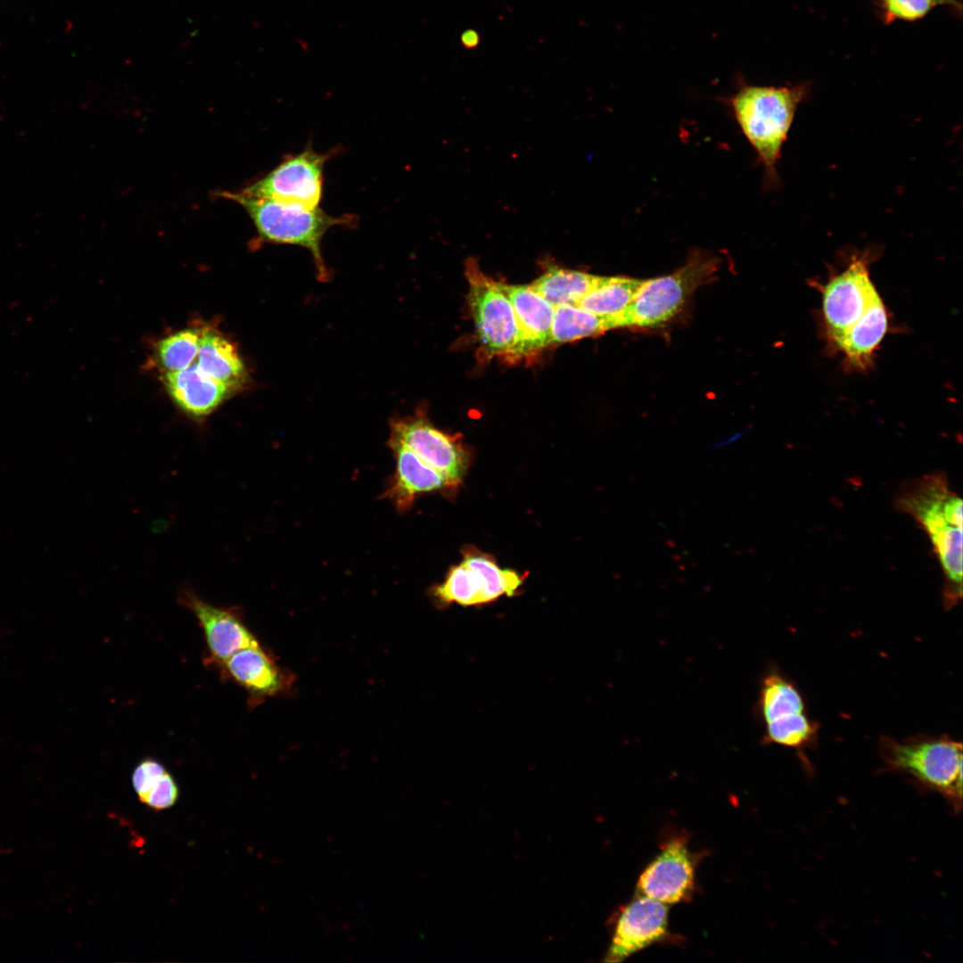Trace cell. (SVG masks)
<instances>
[{
	"mask_svg": "<svg viewBox=\"0 0 963 963\" xmlns=\"http://www.w3.org/2000/svg\"><path fill=\"white\" fill-rule=\"evenodd\" d=\"M219 195L241 205L250 216L259 238L263 243L303 247L312 255L318 278H328L321 250L324 236L336 226L349 225L350 217H333L320 208L308 209L268 198L237 192H220Z\"/></svg>",
	"mask_w": 963,
	"mask_h": 963,
	"instance_id": "277c9868",
	"label": "cell"
},
{
	"mask_svg": "<svg viewBox=\"0 0 963 963\" xmlns=\"http://www.w3.org/2000/svg\"><path fill=\"white\" fill-rule=\"evenodd\" d=\"M166 772L164 765L156 759L147 757L142 760L134 769L131 777L138 799L145 795Z\"/></svg>",
	"mask_w": 963,
	"mask_h": 963,
	"instance_id": "83f0119b",
	"label": "cell"
},
{
	"mask_svg": "<svg viewBox=\"0 0 963 963\" xmlns=\"http://www.w3.org/2000/svg\"><path fill=\"white\" fill-rule=\"evenodd\" d=\"M720 259L704 250H693L685 265L673 273L646 279L627 309L616 318L619 327H654L672 318L693 292L710 283Z\"/></svg>",
	"mask_w": 963,
	"mask_h": 963,
	"instance_id": "5b68a950",
	"label": "cell"
},
{
	"mask_svg": "<svg viewBox=\"0 0 963 963\" xmlns=\"http://www.w3.org/2000/svg\"><path fill=\"white\" fill-rule=\"evenodd\" d=\"M433 596L443 604L462 606L487 604L481 573L464 562L449 571L445 581L434 588Z\"/></svg>",
	"mask_w": 963,
	"mask_h": 963,
	"instance_id": "603a6c76",
	"label": "cell"
},
{
	"mask_svg": "<svg viewBox=\"0 0 963 963\" xmlns=\"http://www.w3.org/2000/svg\"><path fill=\"white\" fill-rule=\"evenodd\" d=\"M479 42L480 36L474 29H467L461 35V43L465 48H474Z\"/></svg>",
	"mask_w": 963,
	"mask_h": 963,
	"instance_id": "f1b7e54d",
	"label": "cell"
},
{
	"mask_svg": "<svg viewBox=\"0 0 963 963\" xmlns=\"http://www.w3.org/2000/svg\"><path fill=\"white\" fill-rule=\"evenodd\" d=\"M758 710L763 741L794 749L805 767L811 766L805 751L817 743L819 725L809 716L797 685L780 671L770 670L761 680Z\"/></svg>",
	"mask_w": 963,
	"mask_h": 963,
	"instance_id": "8992f818",
	"label": "cell"
},
{
	"mask_svg": "<svg viewBox=\"0 0 963 963\" xmlns=\"http://www.w3.org/2000/svg\"><path fill=\"white\" fill-rule=\"evenodd\" d=\"M508 298L519 330L518 358L534 356L551 344L555 307L529 285L498 282Z\"/></svg>",
	"mask_w": 963,
	"mask_h": 963,
	"instance_id": "5bb4252c",
	"label": "cell"
},
{
	"mask_svg": "<svg viewBox=\"0 0 963 963\" xmlns=\"http://www.w3.org/2000/svg\"><path fill=\"white\" fill-rule=\"evenodd\" d=\"M931 2L935 6L936 5H944V6L951 7L955 11H959L960 12V10H961V5L957 0H931Z\"/></svg>",
	"mask_w": 963,
	"mask_h": 963,
	"instance_id": "f546056e",
	"label": "cell"
},
{
	"mask_svg": "<svg viewBox=\"0 0 963 963\" xmlns=\"http://www.w3.org/2000/svg\"><path fill=\"white\" fill-rule=\"evenodd\" d=\"M331 153L311 147L291 154L243 193L308 209L319 208L323 197L324 169Z\"/></svg>",
	"mask_w": 963,
	"mask_h": 963,
	"instance_id": "ba28073f",
	"label": "cell"
},
{
	"mask_svg": "<svg viewBox=\"0 0 963 963\" xmlns=\"http://www.w3.org/2000/svg\"><path fill=\"white\" fill-rule=\"evenodd\" d=\"M177 798V784L172 775L167 771L139 800L152 810L162 811L173 806Z\"/></svg>",
	"mask_w": 963,
	"mask_h": 963,
	"instance_id": "4316f807",
	"label": "cell"
},
{
	"mask_svg": "<svg viewBox=\"0 0 963 963\" xmlns=\"http://www.w3.org/2000/svg\"><path fill=\"white\" fill-rule=\"evenodd\" d=\"M695 887V858L685 839L676 837L663 844L641 873L637 892L664 904H674L689 901Z\"/></svg>",
	"mask_w": 963,
	"mask_h": 963,
	"instance_id": "7c38bea8",
	"label": "cell"
},
{
	"mask_svg": "<svg viewBox=\"0 0 963 963\" xmlns=\"http://www.w3.org/2000/svg\"><path fill=\"white\" fill-rule=\"evenodd\" d=\"M887 329V310L877 293L860 319L835 348L843 354L849 367L859 371L868 370Z\"/></svg>",
	"mask_w": 963,
	"mask_h": 963,
	"instance_id": "ac0fdd59",
	"label": "cell"
},
{
	"mask_svg": "<svg viewBox=\"0 0 963 963\" xmlns=\"http://www.w3.org/2000/svg\"><path fill=\"white\" fill-rule=\"evenodd\" d=\"M614 328L613 318L595 315L578 306L559 305L554 309L551 343L574 342Z\"/></svg>",
	"mask_w": 963,
	"mask_h": 963,
	"instance_id": "7402d4cb",
	"label": "cell"
},
{
	"mask_svg": "<svg viewBox=\"0 0 963 963\" xmlns=\"http://www.w3.org/2000/svg\"><path fill=\"white\" fill-rule=\"evenodd\" d=\"M196 364L231 391L246 385L249 375L235 345L216 330L201 328Z\"/></svg>",
	"mask_w": 963,
	"mask_h": 963,
	"instance_id": "d6986e66",
	"label": "cell"
},
{
	"mask_svg": "<svg viewBox=\"0 0 963 963\" xmlns=\"http://www.w3.org/2000/svg\"><path fill=\"white\" fill-rule=\"evenodd\" d=\"M468 302L484 359L518 358L519 330L511 302L498 282L485 275L474 258L465 262Z\"/></svg>",
	"mask_w": 963,
	"mask_h": 963,
	"instance_id": "52a82bcc",
	"label": "cell"
},
{
	"mask_svg": "<svg viewBox=\"0 0 963 963\" xmlns=\"http://www.w3.org/2000/svg\"><path fill=\"white\" fill-rule=\"evenodd\" d=\"M463 562L481 573L487 604L503 596H514L522 585L523 579L518 573L501 570L490 557L470 553Z\"/></svg>",
	"mask_w": 963,
	"mask_h": 963,
	"instance_id": "d4e9b609",
	"label": "cell"
},
{
	"mask_svg": "<svg viewBox=\"0 0 963 963\" xmlns=\"http://www.w3.org/2000/svg\"><path fill=\"white\" fill-rule=\"evenodd\" d=\"M644 279L625 276H603L599 284L587 293L578 307L595 315L616 318L631 303Z\"/></svg>",
	"mask_w": 963,
	"mask_h": 963,
	"instance_id": "44dd1931",
	"label": "cell"
},
{
	"mask_svg": "<svg viewBox=\"0 0 963 963\" xmlns=\"http://www.w3.org/2000/svg\"><path fill=\"white\" fill-rule=\"evenodd\" d=\"M388 444H401L424 464L440 473L449 488L462 481L468 457L457 435L435 428L422 411L390 422Z\"/></svg>",
	"mask_w": 963,
	"mask_h": 963,
	"instance_id": "9c48e42d",
	"label": "cell"
},
{
	"mask_svg": "<svg viewBox=\"0 0 963 963\" xmlns=\"http://www.w3.org/2000/svg\"><path fill=\"white\" fill-rule=\"evenodd\" d=\"M178 603L194 616L202 628L208 659L212 663L220 667L235 653L259 645L237 608L212 605L188 587L179 591Z\"/></svg>",
	"mask_w": 963,
	"mask_h": 963,
	"instance_id": "8fae6325",
	"label": "cell"
},
{
	"mask_svg": "<svg viewBox=\"0 0 963 963\" xmlns=\"http://www.w3.org/2000/svg\"><path fill=\"white\" fill-rule=\"evenodd\" d=\"M201 328L181 330L159 342L156 358L160 367L176 372L188 367L197 357Z\"/></svg>",
	"mask_w": 963,
	"mask_h": 963,
	"instance_id": "cb8c5ba5",
	"label": "cell"
},
{
	"mask_svg": "<svg viewBox=\"0 0 963 963\" xmlns=\"http://www.w3.org/2000/svg\"><path fill=\"white\" fill-rule=\"evenodd\" d=\"M388 446L394 454L396 468L383 498L392 502L399 511L407 510L422 493L449 488L440 473L424 464L410 449L401 444Z\"/></svg>",
	"mask_w": 963,
	"mask_h": 963,
	"instance_id": "2e32d148",
	"label": "cell"
},
{
	"mask_svg": "<svg viewBox=\"0 0 963 963\" xmlns=\"http://www.w3.org/2000/svg\"><path fill=\"white\" fill-rule=\"evenodd\" d=\"M220 668L251 697L272 696L284 691L286 686L283 671L259 645L235 653Z\"/></svg>",
	"mask_w": 963,
	"mask_h": 963,
	"instance_id": "e0dca14e",
	"label": "cell"
},
{
	"mask_svg": "<svg viewBox=\"0 0 963 963\" xmlns=\"http://www.w3.org/2000/svg\"><path fill=\"white\" fill-rule=\"evenodd\" d=\"M811 85L789 86L753 85L738 79L736 92L727 99L734 117L756 152L764 182L778 184V162L798 105L810 94Z\"/></svg>",
	"mask_w": 963,
	"mask_h": 963,
	"instance_id": "7a4b0ae2",
	"label": "cell"
},
{
	"mask_svg": "<svg viewBox=\"0 0 963 963\" xmlns=\"http://www.w3.org/2000/svg\"><path fill=\"white\" fill-rule=\"evenodd\" d=\"M899 509L911 515L927 534L943 573L945 609L962 598V500L942 473L909 482L896 499Z\"/></svg>",
	"mask_w": 963,
	"mask_h": 963,
	"instance_id": "6da1fadb",
	"label": "cell"
},
{
	"mask_svg": "<svg viewBox=\"0 0 963 963\" xmlns=\"http://www.w3.org/2000/svg\"><path fill=\"white\" fill-rule=\"evenodd\" d=\"M884 770L907 775L921 788L941 794L956 811L962 805V744L947 735H918L878 741Z\"/></svg>",
	"mask_w": 963,
	"mask_h": 963,
	"instance_id": "3957f363",
	"label": "cell"
},
{
	"mask_svg": "<svg viewBox=\"0 0 963 963\" xmlns=\"http://www.w3.org/2000/svg\"><path fill=\"white\" fill-rule=\"evenodd\" d=\"M162 378L177 407L196 420L207 417L232 393L226 386L205 374L196 363L179 371L164 373Z\"/></svg>",
	"mask_w": 963,
	"mask_h": 963,
	"instance_id": "9a60e30c",
	"label": "cell"
},
{
	"mask_svg": "<svg viewBox=\"0 0 963 963\" xmlns=\"http://www.w3.org/2000/svg\"><path fill=\"white\" fill-rule=\"evenodd\" d=\"M885 24L896 21H916L926 16L935 6L931 0H877Z\"/></svg>",
	"mask_w": 963,
	"mask_h": 963,
	"instance_id": "484cf974",
	"label": "cell"
},
{
	"mask_svg": "<svg viewBox=\"0 0 963 963\" xmlns=\"http://www.w3.org/2000/svg\"><path fill=\"white\" fill-rule=\"evenodd\" d=\"M669 935L668 907L638 894L620 911L605 961L620 962Z\"/></svg>",
	"mask_w": 963,
	"mask_h": 963,
	"instance_id": "4fadbf2b",
	"label": "cell"
},
{
	"mask_svg": "<svg viewBox=\"0 0 963 963\" xmlns=\"http://www.w3.org/2000/svg\"><path fill=\"white\" fill-rule=\"evenodd\" d=\"M868 266V255L856 256L824 286L822 316L827 337L835 347L878 293L870 279Z\"/></svg>",
	"mask_w": 963,
	"mask_h": 963,
	"instance_id": "30bf717a",
	"label": "cell"
},
{
	"mask_svg": "<svg viewBox=\"0 0 963 963\" xmlns=\"http://www.w3.org/2000/svg\"><path fill=\"white\" fill-rule=\"evenodd\" d=\"M603 276L581 271L551 266L529 286L554 307L577 306L587 293L599 284Z\"/></svg>",
	"mask_w": 963,
	"mask_h": 963,
	"instance_id": "ffe728a7",
	"label": "cell"
}]
</instances>
